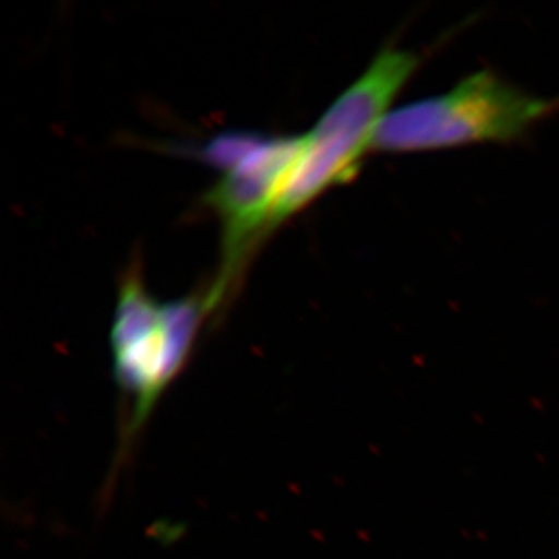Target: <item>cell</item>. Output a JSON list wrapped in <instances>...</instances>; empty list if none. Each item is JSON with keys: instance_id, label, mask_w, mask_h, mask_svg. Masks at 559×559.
<instances>
[{"instance_id": "6da1fadb", "label": "cell", "mask_w": 559, "mask_h": 559, "mask_svg": "<svg viewBox=\"0 0 559 559\" xmlns=\"http://www.w3.org/2000/svg\"><path fill=\"white\" fill-rule=\"evenodd\" d=\"M213 311L209 290L160 304L138 274L124 278L110 331L114 380L124 409L121 459L132 451L157 403L186 369L202 325Z\"/></svg>"}, {"instance_id": "7a4b0ae2", "label": "cell", "mask_w": 559, "mask_h": 559, "mask_svg": "<svg viewBox=\"0 0 559 559\" xmlns=\"http://www.w3.org/2000/svg\"><path fill=\"white\" fill-rule=\"evenodd\" d=\"M412 51L384 49L305 135L299 164L280 197L272 218L275 230L333 187L358 175L360 160L373 150L374 135L400 91L418 69Z\"/></svg>"}, {"instance_id": "3957f363", "label": "cell", "mask_w": 559, "mask_h": 559, "mask_svg": "<svg viewBox=\"0 0 559 559\" xmlns=\"http://www.w3.org/2000/svg\"><path fill=\"white\" fill-rule=\"evenodd\" d=\"M557 102L533 97L487 70L447 94L392 109L374 135L381 153H419L521 139Z\"/></svg>"}, {"instance_id": "277c9868", "label": "cell", "mask_w": 559, "mask_h": 559, "mask_svg": "<svg viewBox=\"0 0 559 559\" xmlns=\"http://www.w3.org/2000/svg\"><path fill=\"white\" fill-rule=\"evenodd\" d=\"M304 148L305 135L250 142L205 197L223 224V267L209 289L215 310L237 282L249 253L271 234L275 207Z\"/></svg>"}]
</instances>
